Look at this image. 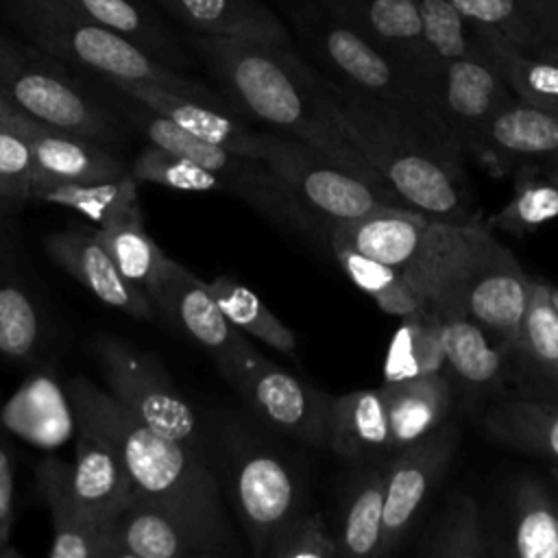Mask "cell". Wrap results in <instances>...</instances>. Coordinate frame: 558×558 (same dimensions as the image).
<instances>
[{"label": "cell", "mask_w": 558, "mask_h": 558, "mask_svg": "<svg viewBox=\"0 0 558 558\" xmlns=\"http://www.w3.org/2000/svg\"><path fill=\"white\" fill-rule=\"evenodd\" d=\"M0 98L41 122L111 148L126 142L122 118L76 81L65 63L4 33H0Z\"/></svg>", "instance_id": "cell-8"}, {"label": "cell", "mask_w": 558, "mask_h": 558, "mask_svg": "<svg viewBox=\"0 0 558 558\" xmlns=\"http://www.w3.org/2000/svg\"><path fill=\"white\" fill-rule=\"evenodd\" d=\"M327 449L347 464H371L392 456L388 421L377 388L333 397Z\"/></svg>", "instance_id": "cell-32"}, {"label": "cell", "mask_w": 558, "mask_h": 558, "mask_svg": "<svg viewBox=\"0 0 558 558\" xmlns=\"http://www.w3.org/2000/svg\"><path fill=\"white\" fill-rule=\"evenodd\" d=\"M377 392L388 421L390 451L442 425L453 403V386L442 371L381 381Z\"/></svg>", "instance_id": "cell-31"}, {"label": "cell", "mask_w": 558, "mask_h": 558, "mask_svg": "<svg viewBox=\"0 0 558 558\" xmlns=\"http://www.w3.org/2000/svg\"><path fill=\"white\" fill-rule=\"evenodd\" d=\"M294 24L307 57L316 61L312 65L329 81L373 98L432 107L427 87L416 74L325 4L301 9Z\"/></svg>", "instance_id": "cell-10"}, {"label": "cell", "mask_w": 558, "mask_h": 558, "mask_svg": "<svg viewBox=\"0 0 558 558\" xmlns=\"http://www.w3.org/2000/svg\"><path fill=\"white\" fill-rule=\"evenodd\" d=\"M148 296L157 312L214 360L220 375L251 344L246 333L225 316L207 281L172 257H166Z\"/></svg>", "instance_id": "cell-18"}, {"label": "cell", "mask_w": 558, "mask_h": 558, "mask_svg": "<svg viewBox=\"0 0 558 558\" xmlns=\"http://www.w3.org/2000/svg\"><path fill=\"white\" fill-rule=\"evenodd\" d=\"M81 15L131 41L148 57L174 70H187L192 57L168 24L140 0H68Z\"/></svg>", "instance_id": "cell-33"}, {"label": "cell", "mask_w": 558, "mask_h": 558, "mask_svg": "<svg viewBox=\"0 0 558 558\" xmlns=\"http://www.w3.org/2000/svg\"><path fill=\"white\" fill-rule=\"evenodd\" d=\"M87 347L116 401L150 429L209 458V429L159 357L111 333L94 336Z\"/></svg>", "instance_id": "cell-9"}, {"label": "cell", "mask_w": 558, "mask_h": 558, "mask_svg": "<svg viewBox=\"0 0 558 558\" xmlns=\"http://www.w3.org/2000/svg\"><path fill=\"white\" fill-rule=\"evenodd\" d=\"M211 294L216 296L225 316L246 336L264 342L266 347L286 353L290 357L296 355V338L294 331L272 314V310L244 283L233 277L218 275L207 281Z\"/></svg>", "instance_id": "cell-40"}, {"label": "cell", "mask_w": 558, "mask_h": 558, "mask_svg": "<svg viewBox=\"0 0 558 558\" xmlns=\"http://www.w3.org/2000/svg\"><path fill=\"white\" fill-rule=\"evenodd\" d=\"M320 4L353 24L427 87V76L438 61L425 44L416 0H323Z\"/></svg>", "instance_id": "cell-25"}, {"label": "cell", "mask_w": 558, "mask_h": 558, "mask_svg": "<svg viewBox=\"0 0 558 558\" xmlns=\"http://www.w3.org/2000/svg\"><path fill=\"white\" fill-rule=\"evenodd\" d=\"M129 174L137 183H155L177 192H196V194L222 192L225 194L222 183L218 181L216 174L155 144H148L137 153Z\"/></svg>", "instance_id": "cell-44"}, {"label": "cell", "mask_w": 558, "mask_h": 558, "mask_svg": "<svg viewBox=\"0 0 558 558\" xmlns=\"http://www.w3.org/2000/svg\"><path fill=\"white\" fill-rule=\"evenodd\" d=\"M482 227L484 222L451 225L408 207H388L357 220L329 225L327 235L392 266L423 303H432L462 270Z\"/></svg>", "instance_id": "cell-6"}, {"label": "cell", "mask_w": 558, "mask_h": 558, "mask_svg": "<svg viewBox=\"0 0 558 558\" xmlns=\"http://www.w3.org/2000/svg\"><path fill=\"white\" fill-rule=\"evenodd\" d=\"M0 11L28 44L65 65L89 70L102 81L153 83L235 113L220 92L148 57L131 41L81 15L68 0H0Z\"/></svg>", "instance_id": "cell-4"}, {"label": "cell", "mask_w": 558, "mask_h": 558, "mask_svg": "<svg viewBox=\"0 0 558 558\" xmlns=\"http://www.w3.org/2000/svg\"><path fill=\"white\" fill-rule=\"evenodd\" d=\"M15 517V466L13 451L0 421V558L15 554L11 547V530Z\"/></svg>", "instance_id": "cell-48"}, {"label": "cell", "mask_w": 558, "mask_h": 558, "mask_svg": "<svg viewBox=\"0 0 558 558\" xmlns=\"http://www.w3.org/2000/svg\"><path fill=\"white\" fill-rule=\"evenodd\" d=\"M268 429L314 449H327L333 395L294 377L248 344L222 373Z\"/></svg>", "instance_id": "cell-13"}, {"label": "cell", "mask_w": 558, "mask_h": 558, "mask_svg": "<svg viewBox=\"0 0 558 558\" xmlns=\"http://www.w3.org/2000/svg\"><path fill=\"white\" fill-rule=\"evenodd\" d=\"M0 203V360L26 366L44 364L57 347V320L15 222Z\"/></svg>", "instance_id": "cell-14"}, {"label": "cell", "mask_w": 558, "mask_h": 558, "mask_svg": "<svg viewBox=\"0 0 558 558\" xmlns=\"http://www.w3.org/2000/svg\"><path fill=\"white\" fill-rule=\"evenodd\" d=\"M105 534L109 558H209L177 519L137 495L105 525Z\"/></svg>", "instance_id": "cell-30"}, {"label": "cell", "mask_w": 558, "mask_h": 558, "mask_svg": "<svg viewBox=\"0 0 558 558\" xmlns=\"http://www.w3.org/2000/svg\"><path fill=\"white\" fill-rule=\"evenodd\" d=\"M386 464H349L336 508V525L331 530L338 556L375 558L386 499Z\"/></svg>", "instance_id": "cell-29"}, {"label": "cell", "mask_w": 558, "mask_h": 558, "mask_svg": "<svg viewBox=\"0 0 558 558\" xmlns=\"http://www.w3.org/2000/svg\"><path fill=\"white\" fill-rule=\"evenodd\" d=\"M96 235L109 251L120 272L135 288L148 294L168 255L146 233L140 201L118 209L105 225L96 227Z\"/></svg>", "instance_id": "cell-36"}, {"label": "cell", "mask_w": 558, "mask_h": 558, "mask_svg": "<svg viewBox=\"0 0 558 558\" xmlns=\"http://www.w3.org/2000/svg\"><path fill=\"white\" fill-rule=\"evenodd\" d=\"M427 94L464 157L475 161L490 118L514 96L484 48L475 57L438 61L427 76Z\"/></svg>", "instance_id": "cell-17"}, {"label": "cell", "mask_w": 558, "mask_h": 558, "mask_svg": "<svg viewBox=\"0 0 558 558\" xmlns=\"http://www.w3.org/2000/svg\"><path fill=\"white\" fill-rule=\"evenodd\" d=\"M15 124L31 144L35 179L98 183L129 174L124 159L107 144L41 122L24 111L15 116Z\"/></svg>", "instance_id": "cell-24"}, {"label": "cell", "mask_w": 558, "mask_h": 558, "mask_svg": "<svg viewBox=\"0 0 558 558\" xmlns=\"http://www.w3.org/2000/svg\"><path fill=\"white\" fill-rule=\"evenodd\" d=\"M327 87L353 144L412 209L451 225H480L464 153L432 107L373 98L329 78Z\"/></svg>", "instance_id": "cell-3"}, {"label": "cell", "mask_w": 558, "mask_h": 558, "mask_svg": "<svg viewBox=\"0 0 558 558\" xmlns=\"http://www.w3.org/2000/svg\"><path fill=\"white\" fill-rule=\"evenodd\" d=\"M68 390L76 423L113 442L140 499L177 519L209 558L242 554L209 458L150 429L85 377H74Z\"/></svg>", "instance_id": "cell-2"}, {"label": "cell", "mask_w": 558, "mask_h": 558, "mask_svg": "<svg viewBox=\"0 0 558 558\" xmlns=\"http://www.w3.org/2000/svg\"><path fill=\"white\" fill-rule=\"evenodd\" d=\"M549 294H551V301H554V305L558 307V286H551V283H549Z\"/></svg>", "instance_id": "cell-51"}, {"label": "cell", "mask_w": 558, "mask_h": 558, "mask_svg": "<svg viewBox=\"0 0 558 558\" xmlns=\"http://www.w3.org/2000/svg\"><path fill=\"white\" fill-rule=\"evenodd\" d=\"M442 368L445 347L438 316L429 305H423L421 310L401 318V325L386 351L384 381L421 377L440 373Z\"/></svg>", "instance_id": "cell-38"}, {"label": "cell", "mask_w": 558, "mask_h": 558, "mask_svg": "<svg viewBox=\"0 0 558 558\" xmlns=\"http://www.w3.org/2000/svg\"><path fill=\"white\" fill-rule=\"evenodd\" d=\"M118 105L126 122L137 129L148 144L166 148L209 170L222 183L225 194L235 196L286 235L296 238L316 251H329L327 227L296 201L264 161L209 144L129 96L118 94Z\"/></svg>", "instance_id": "cell-5"}, {"label": "cell", "mask_w": 558, "mask_h": 558, "mask_svg": "<svg viewBox=\"0 0 558 558\" xmlns=\"http://www.w3.org/2000/svg\"><path fill=\"white\" fill-rule=\"evenodd\" d=\"M211 451H218L225 486L251 551L268 558L275 536L307 510L301 471L283 451L233 418L209 432V456Z\"/></svg>", "instance_id": "cell-7"}, {"label": "cell", "mask_w": 558, "mask_h": 558, "mask_svg": "<svg viewBox=\"0 0 558 558\" xmlns=\"http://www.w3.org/2000/svg\"><path fill=\"white\" fill-rule=\"evenodd\" d=\"M157 4L198 35L296 48L288 26L259 0H157Z\"/></svg>", "instance_id": "cell-28"}, {"label": "cell", "mask_w": 558, "mask_h": 558, "mask_svg": "<svg viewBox=\"0 0 558 558\" xmlns=\"http://www.w3.org/2000/svg\"><path fill=\"white\" fill-rule=\"evenodd\" d=\"M423 558H486L482 508L473 495L453 490L416 545Z\"/></svg>", "instance_id": "cell-37"}, {"label": "cell", "mask_w": 558, "mask_h": 558, "mask_svg": "<svg viewBox=\"0 0 558 558\" xmlns=\"http://www.w3.org/2000/svg\"><path fill=\"white\" fill-rule=\"evenodd\" d=\"M460 445L456 423H442L425 436L392 451L386 464V499L384 521L375 558L395 551L425 501L449 471Z\"/></svg>", "instance_id": "cell-16"}, {"label": "cell", "mask_w": 558, "mask_h": 558, "mask_svg": "<svg viewBox=\"0 0 558 558\" xmlns=\"http://www.w3.org/2000/svg\"><path fill=\"white\" fill-rule=\"evenodd\" d=\"M259 161H264L325 227L357 220L388 207L412 209L401 196L377 190L364 179L327 161L303 142L268 129Z\"/></svg>", "instance_id": "cell-11"}, {"label": "cell", "mask_w": 558, "mask_h": 558, "mask_svg": "<svg viewBox=\"0 0 558 558\" xmlns=\"http://www.w3.org/2000/svg\"><path fill=\"white\" fill-rule=\"evenodd\" d=\"M44 251L61 270L74 277L105 305L124 312L137 320L155 318L157 310L150 296L135 288L116 266L109 251L89 225H68L44 238Z\"/></svg>", "instance_id": "cell-20"}, {"label": "cell", "mask_w": 558, "mask_h": 558, "mask_svg": "<svg viewBox=\"0 0 558 558\" xmlns=\"http://www.w3.org/2000/svg\"><path fill=\"white\" fill-rule=\"evenodd\" d=\"M477 161L497 177L521 170L558 177V118L512 96L490 118Z\"/></svg>", "instance_id": "cell-19"}, {"label": "cell", "mask_w": 558, "mask_h": 558, "mask_svg": "<svg viewBox=\"0 0 558 558\" xmlns=\"http://www.w3.org/2000/svg\"><path fill=\"white\" fill-rule=\"evenodd\" d=\"M28 201H44L72 211L83 214L96 227L105 225L118 209L137 201V181L124 174L116 181L78 183V181H54L35 179L31 185Z\"/></svg>", "instance_id": "cell-41"}, {"label": "cell", "mask_w": 558, "mask_h": 558, "mask_svg": "<svg viewBox=\"0 0 558 558\" xmlns=\"http://www.w3.org/2000/svg\"><path fill=\"white\" fill-rule=\"evenodd\" d=\"M72 488L85 514L105 530L135 497L126 466L109 438L76 423Z\"/></svg>", "instance_id": "cell-26"}, {"label": "cell", "mask_w": 558, "mask_h": 558, "mask_svg": "<svg viewBox=\"0 0 558 558\" xmlns=\"http://www.w3.org/2000/svg\"><path fill=\"white\" fill-rule=\"evenodd\" d=\"M538 48H558V0H523Z\"/></svg>", "instance_id": "cell-49"}, {"label": "cell", "mask_w": 558, "mask_h": 558, "mask_svg": "<svg viewBox=\"0 0 558 558\" xmlns=\"http://www.w3.org/2000/svg\"><path fill=\"white\" fill-rule=\"evenodd\" d=\"M434 310L445 347V368L473 403L501 399L508 384V357L493 338L453 301L425 303Z\"/></svg>", "instance_id": "cell-22"}, {"label": "cell", "mask_w": 558, "mask_h": 558, "mask_svg": "<svg viewBox=\"0 0 558 558\" xmlns=\"http://www.w3.org/2000/svg\"><path fill=\"white\" fill-rule=\"evenodd\" d=\"M35 475L52 523L48 558H109L105 530L85 514L74 495L72 466L57 456H46Z\"/></svg>", "instance_id": "cell-27"}, {"label": "cell", "mask_w": 558, "mask_h": 558, "mask_svg": "<svg viewBox=\"0 0 558 558\" xmlns=\"http://www.w3.org/2000/svg\"><path fill=\"white\" fill-rule=\"evenodd\" d=\"M477 39L510 92L549 113H558V48L525 50L490 28H477Z\"/></svg>", "instance_id": "cell-35"}, {"label": "cell", "mask_w": 558, "mask_h": 558, "mask_svg": "<svg viewBox=\"0 0 558 558\" xmlns=\"http://www.w3.org/2000/svg\"><path fill=\"white\" fill-rule=\"evenodd\" d=\"M329 253L342 272L353 281V286L371 296L381 312L403 318L425 305L423 299L392 266L355 251L351 244L336 235H329Z\"/></svg>", "instance_id": "cell-39"}, {"label": "cell", "mask_w": 558, "mask_h": 558, "mask_svg": "<svg viewBox=\"0 0 558 558\" xmlns=\"http://www.w3.org/2000/svg\"><path fill=\"white\" fill-rule=\"evenodd\" d=\"M17 109H13L9 102H4L2 98H0V118H7V116H13Z\"/></svg>", "instance_id": "cell-50"}, {"label": "cell", "mask_w": 558, "mask_h": 558, "mask_svg": "<svg viewBox=\"0 0 558 558\" xmlns=\"http://www.w3.org/2000/svg\"><path fill=\"white\" fill-rule=\"evenodd\" d=\"M113 92L129 96L144 107L153 109L155 113L172 120L177 126L185 129L187 133L227 148L231 153L259 159L264 144H266V129L251 126L248 120L242 116L214 107L209 102L181 96L166 87L144 83V81H120L109 78L105 81Z\"/></svg>", "instance_id": "cell-21"}, {"label": "cell", "mask_w": 558, "mask_h": 558, "mask_svg": "<svg viewBox=\"0 0 558 558\" xmlns=\"http://www.w3.org/2000/svg\"><path fill=\"white\" fill-rule=\"evenodd\" d=\"M558 218V177L521 170L514 174L510 201L484 225L490 231H504L517 238L538 231Z\"/></svg>", "instance_id": "cell-42"}, {"label": "cell", "mask_w": 558, "mask_h": 558, "mask_svg": "<svg viewBox=\"0 0 558 558\" xmlns=\"http://www.w3.org/2000/svg\"><path fill=\"white\" fill-rule=\"evenodd\" d=\"M532 281L514 253L484 225L462 270L432 303H458L508 355L523 325Z\"/></svg>", "instance_id": "cell-12"}, {"label": "cell", "mask_w": 558, "mask_h": 558, "mask_svg": "<svg viewBox=\"0 0 558 558\" xmlns=\"http://www.w3.org/2000/svg\"><path fill=\"white\" fill-rule=\"evenodd\" d=\"M268 558H340L331 527L320 512L303 510L272 541Z\"/></svg>", "instance_id": "cell-47"}, {"label": "cell", "mask_w": 558, "mask_h": 558, "mask_svg": "<svg viewBox=\"0 0 558 558\" xmlns=\"http://www.w3.org/2000/svg\"><path fill=\"white\" fill-rule=\"evenodd\" d=\"M482 427L495 442L549 462L558 477V403L501 397L484 410Z\"/></svg>", "instance_id": "cell-34"}, {"label": "cell", "mask_w": 558, "mask_h": 558, "mask_svg": "<svg viewBox=\"0 0 558 558\" xmlns=\"http://www.w3.org/2000/svg\"><path fill=\"white\" fill-rule=\"evenodd\" d=\"M473 26L490 28L519 48H538L523 0H449Z\"/></svg>", "instance_id": "cell-46"}, {"label": "cell", "mask_w": 558, "mask_h": 558, "mask_svg": "<svg viewBox=\"0 0 558 558\" xmlns=\"http://www.w3.org/2000/svg\"><path fill=\"white\" fill-rule=\"evenodd\" d=\"M423 37L436 61L475 57L482 52L475 26L449 0H416Z\"/></svg>", "instance_id": "cell-43"}, {"label": "cell", "mask_w": 558, "mask_h": 558, "mask_svg": "<svg viewBox=\"0 0 558 558\" xmlns=\"http://www.w3.org/2000/svg\"><path fill=\"white\" fill-rule=\"evenodd\" d=\"M486 558H558V488L541 473L508 475L482 512Z\"/></svg>", "instance_id": "cell-15"}, {"label": "cell", "mask_w": 558, "mask_h": 558, "mask_svg": "<svg viewBox=\"0 0 558 558\" xmlns=\"http://www.w3.org/2000/svg\"><path fill=\"white\" fill-rule=\"evenodd\" d=\"M506 357L512 397L558 403V307L547 281H532L519 338Z\"/></svg>", "instance_id": "cell-23"}, {"label": "cell", "mask_w": 558, "mask_h": 558, "mask_svg": "<svg viewBox=\"0 0 558 558\" xmlns=\"http://www.w3.org/2000/svg\"><path fill=\"white\" fill-rule=\"evenodd\" d=\"M187 44L244 120L294 137L377 190L397 194L353 144L327 78L296 48L198 33Z\"/></svg>", "instance_id": "cell-1"}, {"label": "cell", "mask_w": 558, "mask_h": 558, "mask_svg": "<svg viewBox=\"0 0 558 558\" xmlns=\"http://www.w3.org/2000/svg\"><path fill=\"white\" fill-rule=\"evenodd\" d=\"M17 113L0 118V203L4 205L28 201L35 179L33 150L15 124Z\"/></svg>", "instance_id": "cell-45"}]
</instances>
